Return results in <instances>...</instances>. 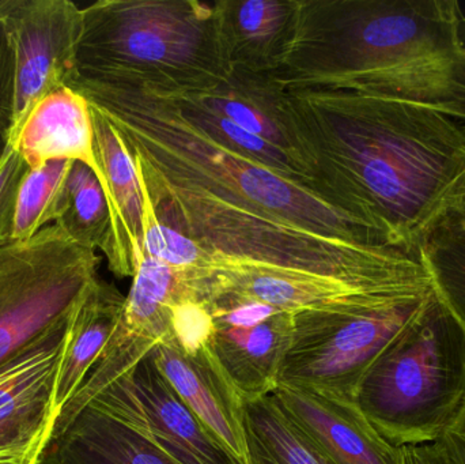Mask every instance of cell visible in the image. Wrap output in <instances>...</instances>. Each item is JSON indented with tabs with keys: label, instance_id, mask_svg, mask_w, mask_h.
<instances>
[{
	"label": "cell",
	"instance_id": "4",
	"mask_svg": "<svg viewBox=\"0 0 465 464\" xmlns=\"http://www.w3.org/2000/svg\"><path fill=\"white\" fill-rule=\"evenodd\" d=\"M358 408L391 446L436 443L465 409V327L436 289L363 376Z\"/></svg>",
	"mask_w": 465,
	"mask_h": 464
},
{
	"label": "cell",
	"instance_id": "11",
	"mask_svg": "<svg viewBox=\"0 0 465 464\" xmlns=\"http://www.w3.org/2000/svg\"><path fill=\"white\" fill-rule=\"evenodd\" d=\"M3 19L15 54L13 139L33 108L65 86L75 64L82 8L70 0H14Z\"/></svg>",
	"mask_w": 465,
	"mask_h": 464
},
{
	"label": "cell",
	"instance_id": "10",
	"mask_svg": "<svg viewBox=\"0 0 465 464\" xmlns=\"http://www.w3.org/2000/svg\"><path fill=\"white\" fill-rule=\"evenodd\" d=\"M73 315L0 367V464H40L59 416L57 378Z\"/></svg>",
	"mask_w": 465,
	"mask_h": 464
},
{
	"label": "cell",
	"instance_id": "2",
	"mask_svg": "<svg viewBox=\"0 0 465 464\" xmlns=\"http://www.w3.org/2000/svg\"><path fill=\"white\" fill-rule=\"evenodd\" d=\"M275 84L328 195L380 242L420 253L463 214L465 120L406 101Z\"/></svg>",
	"mask_w": 465,
	"mask_h": 464
},
{
	"label": "cell",
	"instance_id": "8",
	"mask_svg": "<svg viewBox=\"0 0 465 464\" xmlns=\"http://www.w3.org/2000/svg\"><path fill=\"white\" fill-rule=\"evenodd\" d=\"M213 318L203 302L173 305L172 327L153 359L183 402L240 464H249L245 400L215 354Z\"/></svg>",
	"mask_w": 465,
	"mask_h": 464
},
{
	"label": "cell",
	"instance_id": "23",
	"mask_svg": "<svg viewBox=\"0 0 465 464\" xmlns=\"http://www.w3.org/2000/svg\"><path fill=\"white\" fill-rule=\"evenodd\" d=\"M136 174H138L142 198H143V217H142L143 255L157 259L176 269L207 270L212 253L207 252L190 237L158 220L143 177L138 172Z\"/></svg>",
	"mask_w": 465,
	"mask_h": 464
},
{
	"label": "cell",
	"instance_id": "25",
	"mask_svg": "<svg viewBox=\"0 0 465 464\" xmlns=\"http://www.w3.org/2000/svg\"><path fill=\"white\" fill-rule=\"evenodd\" d=\"M15 112V54L5 19H0V161L10 147Z\"/></svg>",
	"mask_w": 465,
	"mask_h": 464
},
{
	"label": "cell",
	"instance_id": "1",
	"mask_svg": "<svg viewBox=\"0 0 465 464\" xmlns=\"http://www.w3.org/2000/svg\"><path fill=\"white\" fill-rule=\"evenodd\" d=\"M65 86L122 139L158 220L207 252L385 289L420 272L417 256L380 242L322 188L229 146L165 90L76 70Z\"/></svg>",
	"mask_w": 465,
	"mask_h": 464
},
{
	"label": "cell",
	"instance_id": "13",
	"mask_svg": "<svg viewBox=\"0 0 465 464\" xmlns=\"http://www.w3.org/2000/svg\"><path fill=\"white\" fill-rule=\"evenodd\" d=\"M272 395L333 464H401V449L377 433L357 400L283 384Z\"/></svg>",
	"mask_w": 465,
	"mask_h": 464
},
{
	"label": "cell",
	"instance_id": "27",
	"mask_svg": "<svg viewBox=\"0 0 465 464\" xmlns=\"http://www.w3.org/2000/svg\"><path fill=\"white\" fill-rule=\"evenodd\" d=\"M14 0H0V19L5 18V14L10 10L11 5H13Z\"/></svg>",
	"mask_w": 465,
	"mask_h": 464
},
{
	"label": "cell",
	"instance_id": "16",
	"mask_svg": "<svg viewBox=\"0 0 465 464\" xmlns=\"http://www.w3.org/2000/svg\"><path fill=\"white\" fill-rule=\"evenodd\" d=\"M10 144L32 171L49 161L70 160L84 163L97 174L92 111L89 103L68 86L44 97Z\"/></svg>",
	"mask_w": 465,
	"mask_h": 464
},
{
	"label": "cell",
	"instance_id": "15",
	"mask_svg": "<svg viewBox=\"0 0 465 464\" xmlns=\"http://www.w3.org/2000/svg\"><path fill=\"white\" fill-rule=\"evenodd\" d=\"M97 177L108 201L112 221L109 270L116 277L135 275L142 252L143 198L135 163L108 120L92 108Z\"/></svg>",
	"mask_w": 465,
	"mask_h": 464
},
{
	"label": "cell",
	"instance_id": "6",
	"mask_svg": "<svg viewBox=\"0 0 465 464\" xmlns=\"http://www.w3.org/2000/svg\"><path fill=\"white\" fill-rule=\"evenodd\" d=\"M98 264L57 225L0 247V367L71 318Z\"/></svg>",
	"mask_w": 465,
	"mask_h": 464
},
{
	"label": "cell",
	"instance_id": "7",
	"mask_svg": "<svg viewBox=\"0 0 465 464\" xmlns=\"http://www.w3.org/2000/svg\"><path fill=\"white\" fill-rule=\"evenodd\" d=\"M431 291L387 302L347 304L294 313L292 345L279 384L355 400L377 357L420 312Z\"/></svg>",
	"mask_w": 465,
	"mask_h": 464
},
{
	"label": "cell",
	"instance_id": "17",
	"mask_svg": "<svg viewBox=\"0 0 465 464\" xmlns=\"http://www.w3.org/2000/svg\"><path fill=\"white\" fill-rule=\"evenodd\" d=\"M214 7L229 67L271 74L281 65L292 38L295 0H223Z\"/></svg>",
	"mask_w": 465,
	"mask_h": 464
},
{
	"label": "cell",
	"instance_id": "19",
	"mask_svg": "<svg viewBox=\"0 0 465 464\" xmlns=\"http://www.w3.org/2000/svg\"><path fill=\"white\" fill-rule=\"evenodd\" d=\"M249 464H333L272 394L245 400Z\"/></svg>",
	"mask_w": 465,
	"mask_h": 464
},
{
	"label": "cell",
	"instance_id": "22",
	"mask_svg": "<svg viewBox=\"0 0 465 464\" xmlns=\"http://www.w3.org/2000/svg\"><path fill=\"white\" fill-rule=\"evenodd\" d=\"M75 161H49L38 169H30L19 190L16 203L14 242H26L46 223L56 222L65 209L67 182Z\"/></svg>",
	"mask_w": 465,
	"mask_h": 464
},
{
	"label": "cell",
	"instance_id": "9",
	"mask_svg": "<svg viewBox=\"0 0 465 464\" xmlns=\"http://www.w3.org/2000/svg\"><path fill=\"white\" fill-rule=\"evenodd\" d=\"M90 402L152 439L177 463L240 464L183 402L152 351Z\"/></svg>",
	"mask_w": 465,
	"mask_h": 464
},
{
	"label": "cell",
	"instance_id": "21",
	"mask_svg": "<svg viewBox=\"0 0 465 464\" xmlns=\"http://www.w3.org/2000/svg\"><path fill=\"white\" fill-rule=\"evenodd\" d=\"M440 299L465 327V215L440 226L420 248Z\"/></svg>",
	"mask_w": 465,
	"mask_h": 464
},
{
	"label": "cell",
	"instance_id": "5",
	"mask_svg": "<svg viewBox=\"0 0 465 464\" xmlns=\"http://www.w3.org/2000/svg\"><path fill=\"white\" fill-rule=\"evenodd\" d=\"M74 68L161 87H187L231 71L214 3L101 0L82 8Z\"/></svg>",
	"mask_w": 465,
	"mask_h": 464
},
{
	"label": "cell",
	"instance_id": "26",
	"mask_svg": "<svg viewBox=\"0 0 465 464\" xmlns=\"http://www.w3.org/2000/svg\"><path fill=\"white\" fill-rule=\"evenodd\" d=\"M448 464H465V409L439 441Z\"/></svg>",
	"mask_w": 465,
	"mask_h": 464
},
{
	"label": "cell",
	"instance_id": "3",
	"mask_svg": "<svg viewBox=\"0 0 465 464\" xmlns=\"http://www.w3.org/2000/svg\"><path fill=\"white\" fill-rule=\"evenodd\" d=\"M281 84L420 104L465 120L458 0H295Z\"/></svg>",
	"mask_w": 465,
	"mask_h": 464
},
{
	"label": "cell",
	"instance_id": "28",
	"mask_svg": "<svg viewBox=\"0 0 465 464\" xmlns=\"http://www.w3.org/2000/svg\"><path fill=\"white\" fill-rule=\"evenodd\" d=\"M463 214L465 215V210H464V212H463Z\"/></svg>",
	"mask_w": 465,
	"mask_h": 464
},
{
	"label": "cell",
	"instance_id": "12",
	"mask_svg": "<svg viewBox=\"0 0 465 464\" xmlns=\"http://www.w3.org/2000/svg\"><path fill=\"white\" fill-rule=\"evenodd\" d=\"M206 308L213 318V348L243 400L272 394L292 345L294 313L252 300Z\"/></svg>",
	"mask_w": 465,
	"mask_h": 464
},
{
	"label": "cell",
	"instance_id": "20",
	"mask_svg": "<svg viewBox=\"0 0 465 464\" xmlns=\"http://www.w3.org/2000/svg\"><path fill=\"white\" fill-rule=\"evenodd\" d=\"M74 242L112 255V221L108 201L97 174L82 163H74L67 182L64 212L54 222Z\"/></svg>",
	"mask_w": 465,
	"mask_h": 464
},
{
	"label": "cell",
	"instance_id": "18",
	"mask_svg": "<svg viewBox=\"0 0 465 464\" xmlns=\"http://www.w3.org/2000/svg\"><path fill=\"white\" fill-rule=\"evenodd\" d=\"M124 302L125 297L114 285L97 278L74 311L57 378L59 413L100 360L122 319Z\"/></svg>",
	"mask_w": 465,
	"mask_h": 464
},
{
	"label": "cell",
	"instance_id": "14",
	"mask_svg": "<svg viewBox=\"0 0 465 464\" xmlns=\"http://www.w3.org/2000/svg\"><path fill=\"white\" fill-rule=\"evenodd\" d=\"M40 464H180L152 439L93 402L54 424Z\"/></svg>",
	"mask_w": 465,
	"mask_h": 464
},
{
	"label": "cell",
	"instance_id": "24",
	"mask_svg": "<svg viewBox=\"0 0 465 464\" xmlns=\"http://www.w3.org/2000/svg\"><path fill=\"white\" fill-rule=\"evenodd\" d=\"M29 172V165L10 144L0 161V247L14 242L19 190Z\"/></svg>",
	"mask_w": 465,
	"mask_h": 464
}]
</instances>
